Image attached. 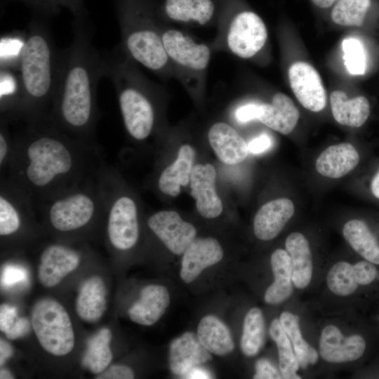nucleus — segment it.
<instances>
[{
  "label": "nucleus",
  "instance_id": "5",
  "mask_svg": "<svg viewBox=\"0 0 379 379\" xmlns=\"http://www.w3.org/2000/svg\"><path fill=\"white\" fill-rule=\"evenodd\" d=\"M46 215L51 226L61 232L87 225L105 206V194L78 185L47 199Z\"/></svg>",
  "mask_w": 379,
  "mask_h": 379
},
{
  "label": "nucleus",
  "instance_id": "9",
  "mask_svg": "<svg viewBox=\"0 0 379 379\" xmlns=\"http://www.w3.org/2000/svg\"><path fill=\"white\" fill-rule=\"evenodd\" d=\"M267 38L266 26L262 18L252 11L238 13L232 21L227 34L230 51L241 58L255 55Z\"/></svg>",
  "mask_w": 379,
  "mask_h": 379
},
{
  "label": "nucleus",
  "instance_id": "48",
  "mask_svg": "<svg viewBox=\"0 0 379 379\" xmlns=\"http://www.w3.org/2000/svg\"><path fill=\"white\" fill-rule=\"evenodd\" d=\"M32 324L24 317L17 318L11 328L5 333L11 340L23 337L29 332Z\"/></svg>",
  "mask_w": 379,
  "mask_h": 379
},
{
  "label": "nucleus",
  "instance_id": "49",
  "mask_svg": "<svg viewBox=\"0 0 379 379\" xmlns=\"http://www.w3.org/2000/svg\"><path fill=\"white\" fill-rule=\"evenodd\" d=\"M247 145L248 152L256 154L270 149L272 145V140L267 134H261L253 138Z\"/></svg>",
  "mask_w": 379,
  "mask_h": 379
},
{
  "label": "nucleus",
  "instance_id": "39",
  "mask_svg": "<svg viewBox=\"0 0 379 379\" xmlns=\"http://www.w3.org/2000/svg\"><path fill=\"white\" fill-rule=\"evenodd\" d=\"M27 34L13 32L4 35L0 41L1 67L19 69Z\"/></svg>",
  "mask_w": 379,
  "mask_h": 379
},
{
  "label": "nucleus",
  "instance_id": "6",
  "mask_svg": "<svg viewBox=\"0 0 379 379\" xmlns=\"http://www.w3.org/2000/svg\"><path fill=\"white\" fill-rule=\"evenodd\" d=\"M31 324L39 344L47 352L63 356L74 348L71 319L66 310L55 299L44 298L34 305Z\"/></svg>",
  "mask_w": 379,
  "mask_h": 379
},
{
  "label": "nucleus",
  "instance_id": "54",
  "mask_svg": "<svg viewBox=\"0 0 379 379\" xmlns=\"http://www.w3.org/2000/svg\"><path fill=\"white\" fill-rule=\"evenodd\" d=\"M0 378L1 379H12L14 378V376L12 373L6 369H1L0 371Z\"/></svg>",
  "mask_w": 379,
  "mask_h": 379
},
{
  "label": "nucleus",
  "instance_id": "20",
  "mask_svg": "<svg viewBox=\"0 0 379 379\" xmlns=\"http://www.w3.org/2000/svg\"><path fill=\"white\" fill-rule=\"evenodd\" d=\"M359 162V154L349 142L331 145L319 155L315 168L319 174L329 178H340L353 171Z\"/></svg>",
  "mask_w": 379,
  "mask_h": 379
},
{
  "label": "nucleus",
  "instance_id": "44",
  "mask_svg": "<svg viewBox=\"0 0 379 379\" xmlns=\"http://www.w3.org/2000/svg\"><path fill=\"white\" fill-rule=\"evenodd\" d=\"M14 149L11 143L8 131L4 125V121H1L0 131V166L1 168L11 162Z\"/></svg>",
  "mask_w": 379,
  "mask_h": 379
},
{
  "label": "nucleus",
  "instance_id": "14",
  "mask_svg": "<svg viewBox=\"0 0 379 379\" xmlns=\"http://www.w3.org/2000/svg\"><path fill=\"white\" fill-rule=\"evenodd\" d=\"M216 171L211 164L194 166L191 177V195L196 199L199 213L206 218L219 216L223 209L215 191Z\"/></svg>",
  "mask_w": 379,
  "mask_h": 379
},
{
  "label": "nucleus",
  "instance_id": "50",
  "mask_svg": "<svg viewBox=\"0 0 379 379\" xmlns=\"http://www.w3.org/2000/svg\"><path fill=\"white\" fill-rule=\"evenodd\" d=\"M182 378L189 379H208L212 378L213 376L210 371L199 366L190 369Z\"/></svg>",
  "mask_w": 379,
  "mask_h": 379
},
{
  "label": "nucleus",
  "instance_id": "53",
  "mask_svg": "<svg viewBox=\"0 0 379 379\" xmlns=\"http://www.w3.org/2000/svg\"><path fill=\"white\" fill-rule=\"evenodd\" d=\"M338 0H312V1L318 7L326 8L334 5Z\"/></svg>",
  "mask_w": 379,
  "mask_h": 379
},
{
  "label": "nucleus",
  "instance_id": "28",
  "mask_svg": "<svg viewBox=\"0 0 379 379\" xmlns=\"http://www.w3.org/2000/svg\"><path fill=\"white\" fill-rule=\"evenodd\" d=\"M197 335L203 346L212 354L225 355L234 348L230 330L215 316L204 317L198 324Z\"/></svg>",
  "mask_w": 379,
  "mask_h": 379
},
{
  "label": "nucleus",
  "instance_id": "38",
  "mask_svg": "<svg viewBox=\"0 0 379 379\" xmlns=\"http://www.w3.org/2000/svg\"><path fill=\"white\" fill-rule=\"evenodd\" d=\"M326 283L329 290L338 296L353 294L358 287L353 273V265L345 261L335 263L328 270Z\"/></svg>",
  "mask_w": 379,
  "mask_h": 379
},
{
  "label": "nucleus",
  "instance_id": "16",
  "mask_svg": "<svg viewBox=\"0 0 379 379\" xmlns=\"http://www.w3.org/2000/svg\"><path fill=\"white\" fill-rule=\"evenodd\" d=\"M222 257V248L215 239H194L183 253L181 279L185 283L194 281L204 269L218 263Z\"/></svg>",
  "mask_w": 379,
  "mask_h": 379
},
{
  "label": "nucleus",
  "instance_id": "34",
  "mask_svg": "<svg viewBox=\"0 0 379 379\" xmlns=\"http://www.w3.org/2000/svg\"><path fill=\"white\" fill-rule=\"evenodd\" d=\"M7 2H18L28 8L40 19H46L59 13L66 8L73 15V20L87 19L88 13L84 0H7Z\"/></svg>",
  "mask_w": 379,
  "mask_h": 379
},
{
  "label": "nucleus",
  "instance_id": "17",
  "mask_svg": "<svg viewBox=\"0 0 379 379\" xmlns=\"http://www.w3.org/2000/svg\"><path fill=\"white\" fill-rule=\"evenodd\" d=\"M294 213V204L288 198H278L265 203L258 209L254 218L255 236L262 241L274 239Z\"/></svg>",
  "mask_w": 379,
  "mask_h": 379
},
{
  "label": "nucleus",
  "instance_id": "4",
  "mask_svg": "<svg viewBox=\"0 0 379 379\" xmlns=\"http://www.w3.org/2000/svg\"><path fill=\"white\" fill-rule=\"evenodd\" d=\"M104 77L113 83L125 128L134 139L142 140L152 133L155 112L150 98L138 82L128 64L115 55L103 53Z\"/></svg>",
  "mask_w": 379,
  "mask_h": 379
},
{
  "label": "nucleus",
  "instance_id": "7",
  "mask_svg": "<svg viewBox=\"0 0 379 379\" xmlns=\"http://www.w3.org/2000/svg\"><path fill=\"white\" fill-rule=\"evenodd\" d=\"M125 51L135 61L152 71H161L169 57L161 36L145 16H137L122 27Z\"/></svg>",
  "mask_w": 379,
  "mask_h": 379
},
{
  "label": "nucleus",
  "instance_id": "45",
  "mask_svg": "<svg viewBox=\"0 0 379 379\" xmlns=\"http://www.w3.org/2000/svg\"><path fill=\"white\" fill-rule=\"evenodd\" d=\"M255 379H279L282 378L281 373L266 359H260L255 364Z\"/></svg>",
  "mask_w": 379,
  "mask_h": 379
},
{
  "label": "nucleus",
  "instance_id": "46",
  "mask_svg": "<svg viewBox=\"0 0 379 379\" xmlns=\"http://www.w3.org/2000/svg\"><path fill=\"white\" fill-rule=\"evenodd\" d=\"M261 112V103H248L239 107L235 112V117L240 123L258 119Z\"/></svg>",
  "mask_w": 379,
  "mask_h": 379
},
{
  "label": "nucleus",
  "instance_id": "19",
  "mask_svg": "<svg viewBox=\"0 0 379 379\" xmlns=\"http://www.w3.org/2000/svg\"><path fill=\"white\" fill-rule=\"evenodd\" d=\"M208 139L217 157L224 164H239L248 155V145L244 139L226 123L214 124L208 131Z\"/></svg>",
  "mask_w": 379,
  "mask_h": 379
},
{
  "label": "nucleus",
  "instance_id": "15",
  "mask_svg": "<svg viewBox=\"0 0 379 379\" xmlns=\"http://www.w3.org/2000/svg\"><path fill=\"white\" fill-rule=\"evenodd\" d=\"M161 36L169 58L176 63L194 70H202L208 66L211 51L206 45L197 44L175 29L166 30Z\"/></svg>",
  "mask_w": 379,
  "mask_h": 379
},
{
  "label": "nucleus",
  "instance_id": "36",
  "mask_svg": "<svg viewBox=\"0 0 379 379\" xmlns=\"http://www.w3.org/2000/svg\"><path fill=\"white\" fill-rule=\"evenodd\" d=\"M265 339V321L262 311L251 308L246 314L240 346L247 357L256 355L262 348Z\"/></svg>",
  "mask_w": 379,
  "mask_h": 379
},
{
  "label": "nucleus",
  "instance_id": "40",
  "mask_svg": "<svg viewBox=\"0 0 379 379\" xmlns=\"http://www.w3.org/2000/svg\"><path fill=\"white\" fill-rule=\"evenodd\" d=\"M342 49L348 72L353 75L364 74L366 67V56L361 42L356 38H346L342 42Z\"/></svg>",
  "mask_w": 379,
  "mask_h": 379
},
{
  "label": "nucleus",
  "instance_id": "26",
  "mask_svg": "<svg viewBox=\"0 0 379 379\" xmlns=\"http://www.w3.org/2000/svg\"><path fill=\"white\" fill-rule=\"evenodd\" d=\"M270 263L274 281L267 288L264 299L268 304L277 305L287 300L293 291L291 260L286 250L276 249L272 253Z\"/></svg>",
  "mask_w": 379,
  "mask_h": 379
},
{
  "label": "nucleus",
  "instance_id": "22",
  "mask_svg": "<svg viewBox=\"0 0 379 379\" xmlns=\"http://www.w3.org/2000/svg\"><path fill=\"white\" fill-rule=\"evenodd\" d=\"M299 117V111L293 100L282 93H277L270 104L261 103L258 120L271 129L287 135L295 128Z\"/></svg>",
  "mask_w": 379,
  "mask_h": 379
},
{
  "label": "nucleus",
  "instance_id": "37",
  "mask_svg": "<svg viewBox=\"0 0 379 379\" xmlns=\"http://www.w3.org/2000/svg\"><path fill=\"white\" fill-rule=\"evenodd\" d=\"M371 0H338L331 13L332 20L343 26H361Z\"/></svg>",
  "mask_w": 379,
  "mask_h": 379
},
{
  "label": "nucleus",
  "instance_id": "41",
  "mask_svg": "<svg viewBox=\"0 0 379 379\" xmlns=\"http://www.w3.org/2000/svg\"><path fill=\"white\" fill-rule=\"evenodd\" d=\"M353 273L358 284L366 286L376 278L378 271L375 265L368 260H361L353 265Z\"/></svg>",
  "mask_w": 379,
  "mask_h": 379
},
{
  "label": "nucleus",
  "instance_id": "18",
  "mask_svg": "<svg viewBox=\"0 0 379 379\" xmlns=\"http://www.w3.org/2000/svg\"><path fill=\"white\" fill-rule=\"evenodd\" d=\"M210 353L201 343L197 335L185 332L171 343L170 368L175 375L182 376L192 368L209 361L211 359Z\"/></svg>",
  "mask_w": 379,
  "mask_h": 379
},
{
  "label": "nucleus",
  "instance_id": "23",
  "mask_svg": "<svg viewBox=\"0 0 379 379\" xmlns=\"http://www.w3.org/2000/svg\"><path fill=\"white\" fill-rule=\"evenodd\" d=\"M285 247L290 257L293 285L305 288L311 282L313 272L309 241L302 233L294 232L286 237Z\"/></svg>",
  "mask_w": 379,
  "mask_h": 379
},
{
  "label": "nucleus",
  "instance_id": "52",
  "mask_svg": "<svg viewBox=\"0 0 379 379\" xmlns=\"http://www.w3.org/2000/svg\"><path fill=\"white\" fill-rule=\"evenodd\" d=\"M371 190L373 196L379 199V169L371 181Z\"/></svg>",
  "mask_w": 379,
  "mask_h": 379
},
{
  "label": "nucleus",
  "instance_id": "13",
  "mask_svg": "<svg viewBox=\"0 0 379 379\" xmlns=\"http://www.w3.org/2000/svg\"><path fill=\"white\" fill-rule=\"evenodd\" d=\"M79 262L80 255L75 250L61 244L50 245L41 254L38 279L45 287L55 286L75 270Z\"/></svg>",
  "mask_w": 379,
  "mask_h": 379
},
{
  "label": "nucleus",
  "instance_id": "33",
  "mask_svg": "<svg viewBox=\"0 0 379 379\" xmlns=\"http://www.w3.org/2000/svg\"><path fill=\"white\" fill-rule=\"evenodd\" d=\"M280 323L289 338L299 366L307 368L309 365L315 364L319 359V354L302 337L299 317L288 311L283 312L279 317Z\"/></svg>",
  "mask_w": 379,
  "mask_h": 379
},
{
  "label": "nucleus",
  "instance_id": "32",
  "mask_svg": "<svg viewBox=\"0 0 379 379\" xmlns=\"http://www.w3.org/2000/svg\"><path fill=\"white\" fill-rule=\"evenodd\" d=\"M111 340V331L105 327L88 340L82 364L93 373L98 375L109 366L112 360Z\"/></svg>",
  "mask_w": 379,
  "mask_h": 379
},
{
  "label": "nucleus",
  "instance_id": "25",
  "mask_svg": "<svg viewBox=\"0 0 379 379\" xmlns=\"http://www.w3.org/2000/svg\"><path fill=\"white\" fill-rule=\"evenodd\" d=\"M194 157V149L190 145L180 147L175 161L162 171L159 178L161 192L172 197L179 194L180 186H187L190 182Z\"/></svg>",
  "mask_w": 379,
  "mask_h": 379
},
{
  "label": "nucleus",
  "instance_id": "29",
  "mask_svg": "<svg viewBox=\"0 0 379 379\" xmlns=\"http://www.w3.org/2000/svg\"><path fill=\"white\" fill-rule=\"evenodd\" d=\"M0 103L4 119L20 117L23 91L19 69L1 67Z\"/></svg>",
  "mask_w": 379,
  "mask_h": 379
},
{
  "label": "nucleus",
  "instance_id": "12",
  "mask_svg": "<svg viewBox=\"0 0 379 379\" xmlns=\"http://www.w3.org/2000/svg\"><path fill=\"white\" fill-rule=\"evenodd\" d=\"M366 350L364 338L358 334L345 336L333 324L325 326L320 335L319 350L326 361L340 364L359 359Z\"/></svg>",
  "mask_w": 379,
  "mask_h": 379
},
{
  "label": "nucleus",
  "instance_id": "55",
  "mask_svg": "<svg viewBox=\"0 0 379 379\" xmlns=\"http://www.w3.org/2000/svg\"><path fill=\"white\" fill-rule=\"evenodd\" d=\"M378 321H379V315H378Z\"/></svg>",
  "mask_w": 379,
  "mask_h": 379
},
{
  "label": "nucleus",
  "instance_id": "21",
  "mask_svg": "<svg viewBox=\"0 0 379 379\" xmlns=\"http://www.w3.org/2000/svg\"><path fill=\"white\" fill-rule=\"evenodd\" d=\"M170 304L169 293L161 285H148L140 291V299L128 310L131 321L144 326L155 324Z\"/></svg>",
  "mask_w": 379,
  "mask_h": 379
},
{
  "label": "nucleus",
  "instance_id": "1",
  "mask_svg": "<svg viewBox=\"0 0 379 379\" xmlns=\"http://www.w3.org/2000/svg\"><path fill=\"white\" fill-rule=\"evenodd\" d=\"M73 39L59 54L48 119L72 138L87 142L97 119V87L104 77L103 53L92 43L87 20H73Z\"/></svg>",
  "mask_w": 379,
  "mask_h": 379
},
{
  "label": "nucleus",
  "instance_id": "35",
  "mask_svg": "<svg viewBox=\"0 0 379 379\" xmlns=\"http://www.w3.org/2000/svg\"><path fill=\"white\" fill-rule=\"evenodd\" d=\"M270 335L275 342L279 354V370L282 378L300 379L297 373L300 366L289 338L279 319H274L270 326Z\"/></svg>",
  "mask_w": 379,
  "mask_h": 379
},
{
  "label": "nucleus",
  "instance_id": "30",
  "mask_svg": "<svg viewBox=\"0 0 379 379\" xmlns=\"http://www.w3.org/2000/svg\"><path fill=\"white\" fill-rule=\"evenodd\" d=\"M343 234L354 251L379 265V243L365 222L359 219L347 221L343 227Z\"/></svg>",
  "mask_w": 379,
  "mask_h": 379
},
{
  "label": "nucleus",
  "instance_id": "10",
  "mask_svg": "<svg viewBox=\"0 0 379 379\" xmlns=\"http://www.w3.org/2000/svg\"><path fill=\"white\" fill-rule=\"evenodd\" d=\"M147 225L166 248L176 255L182 254L195 239L197 231L173 211H161L151 215Z\"/></svg>",
  "mask_w": 379,
  "mask_h": 379
},
{
  "label": "nucleus",
  "instance_id": "47",
  "mask_svg": "<svg viewBox=\"0 0 379 379\" xmlns=\"http://www.w3.org/2000/svg\"><path fill=\"white\" fill-rule=\"evenodd\" d=\"M18 318L15 307L7 304H2L0 307V329L6 333L13 326Z\"/></svg>",
  "mask_w": 379,
  "mask_h": 379
},
{
  "label": "nucleus",
  "instance_id": "3",
  "mask_svg": "<svg viewBox=\"0 0 379 379\" xmlns=\"http://www.w3.org/2000/svg\"><path fill=\"white\" fill-rule=\"evenodd\" d=\"M59 54L48 27L36 18L29 25L19 73L23 91L20 117L33 124L48 117L55 88Z\"/></svg>",
  "mask_w": 379,
  "mask_h": 379
},
{
  "label": "nucleus",
  "instance_id": "11",
  "mask_svg": "<svg viewBox=\"0 0 379 379\" xmlns=\"http://www.w3.org/2000/svg\"><path fill=\"white\" fill-rule=\"evenodd\" d=\"M291 88L299 102L314 112L321 111L326 105V94L317 71L309 63L298 61L288 70Z\"/></svg>",
  "mask_w": 379,
  "mask_h": 379
},
{
  "label": "nucleus",
  "instance_id": "51",
  "mask_svg": "<svg viewBox=\"0 0 379 379\" xmlns=\"http://www.w3.org/2000/svg\"><path fill=\"white\" fill-rule=\"evenodd\" d=\"M13 354L11 345L5 340L0 339V365L2 366Z\"/></svg>",
  "mask_w": 379,
  "mask_h": 379
},
{
  "label": "nucleus",
  "instance_id": "43",
  "mask_svg": "<svg viewBox=\"0 0 379 379\" xmlns=\"http://www.w3.org/2000/svg\"><path fill=\"white\" fill-rule=\"evenodd\" d=\"M26 271L18 266L6 265L2 270L1 283L4 286H11L26 279Z\"/></svg>",
  "mask_w": 379,
  "mask_h": 379
},
{
  "label": "nucleus",
  "instance_id": "24",
  "mask_svg": "<svg viewBox=\"0 0 379 379\" xmlns=\"http://www.w3.org/2000/svg\"><path fill=\"white\" fill-rule=\"evenodd\" d=\"M106 307L105 283L100 277L92 276L79 288L76 298V312L84 321L94 323L101 318Z\"/></svg>",
  "mask_w": 379,
  "mask_h": 379
},
{
  "label": "nucleus",
  "instance_id": "31",
  "mask_svg": "<svg viewBox=\"0 0 379 379\" xmlns=\"http://www.w3.org/2000/svg\"><path fill=\"white\" fill-rule=\"evenodd\" d=\"M215 6L212 0H166L164 11L171 20L206 24L212 18Z\"/></svg>",
  "mask_w": 379,
  "mask_h": 379
},
{
  "label": "nucleus",
  "instance_id": "2",
  "mask_svg": "<svg viewBox=\"0 0 379 379\" xmlns=\"http://www.w3.org/2000/svg\"><path fill=\"white\" fill-rule=\"evenodd\" d=\"M87 143L70 137L48 118L29 124L14 147L13 181L29 197L46 199L78 185Z\"/></svg>",
  "mask_w": 379,
  "mask_h": 379
},
{
  "label": "nucleus",
  "instance_id": "8",
  "mask_svg": "<svg viewBox=\"0 0 379 379\" xmlns=\"http://www.w3.org/2000/svg\"><path fill=\"white\" fill-rule=\"evenodd\" d=\"M105 207L107 208V232L110 244L121 251L131 248L139 237L138 207L135 201L124 194L116 196L112 199L105 196Z\"/></svg>",
  "mask_w": 379,
  "mask_h": 379
},
{
  "label": "nucleus",
  "instance_id": "42",
  "mask_svg": "<svg viewBox=\"0 0 379 379\" xmlns=\"http://www.w3.org/2000/svg\"><path fill=\"white\" fill-rule=\"evenodd\" d=\"M133 378L134 373L130 367L119 364L109 366L95 377L96 379H132Z\"/></svg>",
  "mask_w": 379,
  "mask_h": 379
},
{
  "label": "nucleus",
  "instance_id": "27",
  "mask_svg": "<svg viewBox=\"0 0 379 379\" xmlns=\"http://www.w3.org/2000/svg\"><path fill=\"white\" fill-rule=\"evenodd\" d=\"M332 114L340 124L358 128L370 114V104L364 96L349 99L342 91H334L330 95Z\"/></svg>",
  "mask_w": 379,
  "mask_h": 379
}]
</instances>
